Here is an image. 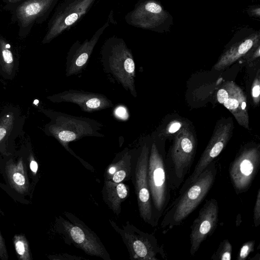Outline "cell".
Listing matches in <instances>:
<instances>
[{"instance_id": "obj_1", "label": "cell", "mask_w": 260, "mask_h": 260, "mask_svg": "<svg viewBox=\"0 0 260 260\" xmlns=\"http://www.w3.org/2000/svg\"><path fill=\"white\" fill-rule=\"evenodd\" d=\"M41 112L50 119V121L43 128L45 134L55 138L87 169L93 170L91 166L73 152L69 147V143L85 137H104L105 135L100 132L104 126L103 123L90 118L74 116L50 109H42Z\"/></svg>"}, {"instance_id": "obj_2", "label": "cell", "mask_w": 260, "mask_h": 260, "mask_svg": "<svg viewBox=\"0 0 260 260\" xmlns=\"http://www.w3.org/2000/svg\"><path fill=\"white\" fill-rule=\"evenodd\" d=\"M217 173V166L213 161L192 184L178 194L165 212L160 223L164 231L180 225L196 209L211 189Z\"/></svg>"}, {"instance_id": "obj_3", "label": "cell", "mask_w": 260, "mask_h": 260, "mask_svg": "<svg viewBox=\"0 0 260 260\" xmlns=\"http://www.w3.org/2000/svg\"><path fill=\"white\" fill-rule=\"evenodd\" d=\"M100 55L104 72L136 98L135 63L124 40L116 36L109 37L103 43Z\"/></svg>"}, {"instance_id": "obj_4", "label": "cell", "mask_w": 260, "mask_h": 260, "mask_svg": "<svg viewBox=\"0 0 260 260\" xmlns=\"http://www.w3.org/2000/svg\"><path fill=\"white\" fill-rule=\"evenodd\" d=\"M177 133L165 164L171 190L177 189L189 172L196 155L197 141L186 125Z\"/></svg>"}, {"instance_id": "obj_5", "label": "cell", "mask_w": 260, "mask_h": 260, "mask_svg": "<svg viewBox=\"0 0 260 260\" xmlns=\"http://www.w3.org/2000/svg\"><path fill=\"white\" fill-rule=\"evenodd\" d=\"M165 159L157 144L152 143L149 151L147 177L155 226L165 212L171 200V189Z\"/></svg>"}, {"instance_id": "obj_6", "label": "cell", "mask_w": 260, "mask_h": 260, "mask_svg": "<svg viewBox=\"0 0 260 260\" xmlns=\"http://www.w3.org/2000/svg\"><path fill=\"white\" fill-rule=\"evenodd\" d=\"M58 219L60 233L65 238L66 242H71L86 254L104 260H111L110 256L101 240L93 231L82 220L69 212Z\"/></svg>"}, {"instance_id": "obj_7", "label": "cell", "mask_w": 260, "mask_h": 260, "mask_svg": "<svg viewBox=\"0 0 260 260\" xmlns=\"http://www.w3.org/2000/svg\"><path fill=\"white\" fill-rule=\"evenodd\" d=\"M110 225L118 234L126 246L131 259L159 260L165 259L166 254L155 236L144 232L129 221L119 226L112 219Z\"/></svg>"}, {"instance_id": "obj_8", "label": "cell", "mask_w": 260, "mask_h": 260, "mask_svg": "<svg viewBox=\"0 0 260 260\" xmlns=\"http://www.w3.org/2000/svg\"><path fill=\"white\" fill-rule=\"evenodd\" d=\"M59 0H22L6 4L4 8L11 14V21L18 27V36L24 38L35 24H42L48 18Z\"/></svg>"}, {"instance_id": "obj_9", "label": "cell", "mask_w": 260, "mask_h": 260, "mask_svg": "<svg viewBox=\"0 0 260 260\" xmlns=\"http://www.w3.org/2000/svg\"><path fill=\"white\" fill-rule=\"evenodd\" d=\"M131 26L158 32L167 31L173 18L156 0H139L124 17Z\"/></svg>"}, {"instance_id": "obj_10", "label": "cell", "mask_w": 260, "mask_h": 260, "mask_svg": "<svg viewBox=\"0 0 260 260\" xmlns=\"http://www.w3.org/2000/svg\"><path fill=\"white\" fill-rule=\"evenodd\" d=\"M96 0H63L50 19L42 43L51 42L78 22L89 11Z\"/></svg>"}, {"instance_id": "obj_11", "label": "cell", "mask_w": 260, "mask_h": 260, "mask_svg": "<svg viewBox=\"0 0 260 260\" xmlns=\"http://www.w3.org/2000/svg\"><path fill=\"white\" fill-rule=\"evenodd\" d=\"M149 151V147L145 143L137 159L133 162L131 179L134 185L140 216L145 223L155 226L147 177Z\"/></svg>"}, {"instance_id": "obj_12", "label": "cell", "mask_w": 260, "mask_h": 260, "mask_svg": "<svg viewBox=\"0 0 260 260\" xmlns=\"http://www.w3.org/2000/svg\"><path fill=\"white\" fill-rule=\"evenodd\" d=\"M259 165V146L245 148L232 162L229 175L237 193L245 192L248 189L256 175Z\"/></svg>"}, {"instance_id": "obj_13", "label": "cell", "mask_w": 260, "mask_h": 260, "mask_svg": "<svg viewBox=\"0 0 260 260\" xmlns=\"http://www.w3.org/2000/svg\"><path fill=\"white\" fill-rule=\"evenodd\" d=\"M233 128L232 121L218 124L216 126L192 173L183 182L178 194L192 184L208 165L219 155L232 137Z\"/></svg>"}, {"instance_id": "obj_14", "label": "cell", "mask_w": 260, "mask_h": 260, "mask_svg": "<svg viewBox=\"0 0 260 260\" xmlns=\"http://www.w3.org/2000/svg\"><path fill=\"white\" fill-rule=\"evenodd\" d=\"M259 45V31L249 27L239 29L235 33L227 48L214 64V69L220 71L227 68Z\"/></svg>"}, {"instance_id": "obj_15", "label": "cell", "mask_w": 260, "mask_h": 260, "mask_svg": "<svg viewBox=\"0 0 260 260\" xmlns=\"http://www.w3.org/2000/svg\"><path fill=\"white\" fill-rule=\"evenodd\" d=\"M114 20L113 13L111 12L107 21L90 39H87L83 42L77 40L72 44L66 57L65 75L67 77L77 75L83 71L99 40Z\"/></svg>"}, {"instance_id": "obj_16", "label": "cell", "mask_w": 260, "mask_h": 260, "mask_svg": "<svg viewBox=\"0 0 260 260\" xmlns=\"http://www.w3.org/2000/svg\"><path fill=\"white\" fill-rule=\"evenodd\" d=\"M219 207L215 199L206 201L190 226V253L193 256L202 242L214 232L218 221Z\"/></svg>"}, {"instance_id": "obj_17", "label": "cell", "mask_w": 260, "mask_h": 260, "mask_svg": "<svg viewBox=\"0 0 260 260\" xmlns=\"http://www.w3.org/2000/svg\"><path fill=\"white\" fill-rule=\"evenodd\" d=\"M47 99L54 103H71L78 105L81 110L93 113L113 107L112 101L105 95L81 90H64L49 95Z\"/></svg>"}, {"instance_id": "obj_18", "label": "cell", "mask_w": 260, "mask_h": 260, "mask_svg": "<svg viewBox=\"0 0 260 260\" xmlns=\"http://www.w3.org/2000/svg\"><path fill=\"white\" fill-rule=\"evenodd\" d=\"M217 100L235 117L239 125L249 129L247 99L243 90L233 81L226 82L218 90Z\"/></svg>"}, {"instance_id": "obj_19", "label": "cell", "mask_w": 260, "mask_h": 260, "mask_svg": "<svg viewBox=\"0 0 260 260\" xmlns=\"http://www.w3.org/2000/svg\"><path fill=\"white\" fill-rule=\"evenodd\" d=\"M25 116L19 108L7 106L0 113V147L6 146L23 133Z\"/></svg>"}, {"instance_id": "obj_20", "label": "cell", "mask_w": 260, "mask_h": 260, "mask_svg": "<svg viewBox=\"0 0 260 260\" xmlns=\"http://www.w3.org/2000/svg\"><path fill=\"white\" fill-rule=\"evenodd\" d=\"M133 157L127 148L120 153L118 158L109 164L104 173V180L115 183L127 181L132 178Z\"/></svg>"}, {"instance_id": "obj_21", "label": "cell", "mask_w": 260, "mask_h": 260, "mask_svg": "<svg viewBox=\"0 0 260 260\" xmlns=\"http://www.w3.org/2000/svg\"><path fill=\"white\" fill-rule=\"evenodd\" d=\"M129 186L124 182L104 180L102 189L103 200L113 213L119 216L121 204L129 196Z\"/></svg>"}, {"instance_id": "obj_22", "label": "cell", "mask_w": 260, "mask_h": 260, "mask_svg": "<svg viewBox=\"0 0 260 260\" xmlns=\"http://www.w3.org/2000/svg\"><path fill=\"white\" fill-rule=\"evenodd\" d=\"M19 61L16 52L8 41L0 35V76L12 80L16 75Z\"/></svg>"}, {"instance_id": "obj_23", "label": "cell", "mask_w": 260, "mask_h": 260, "mask_svg": "<svg viewBox=\"0 0 260 260\" xmlns=\"http://www.w3.org/2000/svg\"><path fill=\"white\" fill-rule=\"evenodd\" d=\"M7 172L12 187L21 193H25L28 189V181L23 162L21 160L9 164Z\"/></svg>"}, {"instance_id": "obj_24", "label": "cell", "mask_w": 260, "mask_h": 260, "mask_svg": "<svg viewBox=\"0 0 260 260\" xmlns=\"http://www.w3.org/2000/svg\"><path fill=\"white\" fill-rule=\"evenodd\" d=\"M13 243L17 257L21 260H30L31 257L28 242L22 235H16Z\"/></svg>"}, {"instance_id": "obj_25", "label": "cell", "mask_w": 260, "mask_h": 260, "mask_svg": "<svg viewBox=\"0 0 260 260\" xmlns=\"http://www.w3.org/2000/svg\"><path fill=\"white\" fill-rule=\"evenodd\" d=\"M232 254V246L228 239L222 241L216 251L212 254L213 260H231Z\"/></svg>"}, {"instance_id": "obj_26", "label": "cell", "mask_w": 260, "mask_h": 260, "mask_svg": "<svg viewBox=\"0 0 260 260\" xmlns=\"http://www.w3.org/2000/svg\"><path fill=\"white\" fill-rule=\"evenodd\" d=\"M255 242L250 240L244 243L241 247L237 255V260H245L249 254L254 251Z\"/></svg>"}, {"instance_id": "obj_27", "label": "cell", "mask_w": 260, "mask_h": 260, "mask_svg": "<svg viewBox=\"0 0 260 260\" xmlns=\"http://www.w3.org/2000/svg\"><path fill=\"white\" fill-rule=\"evenodd\" d=\"M251 96L254 104L258 105L260 100V78L259 72H257L251 86Z\"/></svg>"}, {"instance_id": "obj_28", "label": "cell", "mask_w": 260, "mask_h": 260, "mask_svg": "<svg viewBox=\"0 0 260 260\" xmlns=\"http://www.w3.org/2000/svg\"><path fill=\"white\" fill-rule=\"evenodd\" d=\"M253 222L254 226L257 228L260 224V188H258L253 208Z\"/></svg>"}, {"instance_id": "obj_29", "label": "cell", "mask_w": 260, "mask_h": 260, "mask_svg": "<svg viewBox=\"0 0 260 260\" xmlns=\"http://www.w3.org/2000/svg\"><path fill=\"white\" fill-rule=\"evenodd\" d=\"M182 123L178 120L171 121L167 127V132L169 134H173L177 132L182 127Z\"/></svg>"}, {"instance_id": "obj_30", "label": "cell", "mask_w": 260, "mask_h": 260, "mask_svg": "<svg viewBox=\"0 0 260 260\" xmlns=\"http://www.w3.org/2000/svg\"><path fill=\"white\" fill-rule=\"evenodd\" d=\"M0 258L3 260H7L8 255L7 253L5 243L4 239L0 234Z\"/></svg>"}, {"instance_id": "obj_31", "label": "cell", "mask_w": 260, "mask_h": 260, "mask_svg": "<svg viewBox=\"0 0 260 260\" xmlns=\"http://www.w3.org/2000/svg\"><path fill=\"white\" fill-rule=\"evenodd\" d=\"M247 13L251 17H256L259 18L260 16V7H252L251 8H249L247 11Z\"/></svg>"}, {"instance_id": "obj_32", "label": "cell", "mask_w": 260, "mask_h": 260, "mask_svg": "<svg viewBox=\"0 0 260 260\" xmlns=\"http://www.w3.org/2000/svg\"><path fill=\"white\" fill-rule=\"evenodd\" d=\"M30 169L34 174H36L37 172L38 169V163L33 159V158L30 161Z\"/></svg>"}, {"instance_id": "obj_33", "label": "cell", "mask_w": 260, "mask_h": 260, "mask_svg": "<svg viewBox=\"0 0 260 260\" xmlns=\"http://www.w3.org/2000/svg\"><path fill=\"white\" fill-rule=\"evenodd\" d=\"M1 1H2L6 4H11L17 3L22 0H1Z\"/></svg>"}]
</instances>
